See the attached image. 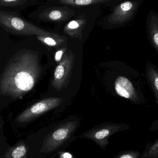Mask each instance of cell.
Listing matches in <instances>:
<instances>
[{
  "instance_id": "9a60e30c",
  "label": "cell",
  "mask_w": 158,
  "mask_h": 158,
  "mask_svg": "<svg viewBox=\"0 0 158 158\" xmlns=\"http://www.w3.org/2000/svg\"><path fill=\"white\" fill-rule=\"evenodd\" d=\"M140 158H158V139L147 144Z\"/></svg>"
},
{
  "instance_id": "9c48e42d",
  "label": "cell",
  "mask_w": 158,
  "mask_h": 158,
  "mask_svg": "<svg viewBox=\"0 0 158 158\" xmlns=\"http://www.w3.org/2000/svg\"><path fill=\"white\" fill-rule=\"evenodd\" d=\"M63 102L60 98L52 97L43 99L27 109L16 118L18 122L24 123L30 121L43 113L60 106Z\"/></svg>"
},
{
  "instance_id": "e0dca14e",
  "label": "cell",
  "mask_w": 158,
  "mask_h": 158,
  "mask_svg": "<svg viewBox=\"0 0 158 158\" xmlns=\"http://www.w3.org/2000/svg\"><path fill=\"white\" fill-rule=\"evenodd\" d=\"M141 153L134 150L122 151L115 156L114 158H140Z\"/></svg>"
},
{
  "instance_id": "ba28073f",
  "label": "cell",
  "mask_w": 158,
  "mask_h": 158,
  "mask_svg": "<svg viewBox=\"0 0 158 158\" xmlns=\"http://www.w3.org/2000/svg\"><path fill=\"white\" fill-rule=\"evenodd\" d=\"M75 55L69 50L65 53L54 74L52 85L57 90H61L68 83L74 66Z\"/></svg>"
},
{
  "instance_id": "30bf717a",
  "label": "cell",
  "mask_w": 158,
  "mask_h": 158,
  "mask_svg": "<svg viewBox=\"0 0 158 158\" xmlns=\"http://www.w3.org/2000/svg\"><path fill=\"white\" fill-rule=\"evenodd\" d=\"M121 0H46V2L64 5L74 8L91 6H105L111 8L121 2Z\"/></svg>"
},
{
  "instance_id": "6da1fadb",
  "label": "cell",
  "mask_w": 158,
  "mask_h": 158,
  "mask_svg": "<svg viewBox=\"0 0 158 158\" xmlns=\"http://www.w3.org/2000/svg\"><path fill=\"white\" fill-rule=\"evenodd\" d=\"M40 69L39 58L33 52L27 51L19 54L1 77V94L14 98L21 97L34 87Z\"/></svg>"
},
{
  "instance_id": "52a82bcc",
  "label": "cell",
  "mask_w": 158,
  "mask_h": 158,
  "mask_svg": "<svg viewBox=\"0 0 158 158\" xmlns=\"http://www.w3.org/2000/svg\"><path fill=\"white\" fill-rule=\"evenodd\" d=\"M130 126L124 123H106L100 124L85 132L79 136L94 142L105 150L109 144V139L114 134L129 130Z\"/></svg>"
},
{
  "instance_id": "ac0fdd59",
  "label": "cell",
  "mask_w": 158,
  "mask_h": 158,
  "mask_svg": "<svg viewBox=\"0 0 158 158\" xmlns=\"http://www.w3.org/2000/svg\"><path fill=\"white\" fill-rule=\"evenodd\" d=\"M67 48L65 47L64 48H63V49L56 52L55 55V59L56 62H58L61 61L63 56H64V53L65 52Z\"/></svg>"
},
{
  "instance_id": "3957f363",
  "label": "cell",
  "mask_w": 158,
  "mask_h": 158,
  "mask_svg": "<svg viewBox=\"0 0 158 158\" xmlns=\"http://www.w3.org/2000/svg\"><path fill=\"white\" fill-rule=\"evenodd\" d=\"M0 27L7 32L17 35L55 37L62 36L36 26L24 18L19 13L15 12L0 11Z\"/></svg>"
},
{
  "instance_id": "8fae6325",
  "label": "cell",
  "mask_w": 158,
  "mask_h": 158,
  "mask_svg": "<svg viewBox=\"0 0 158 158\" xmlns=\"http://www.w3.org/2000/svg\"><path fill=\"white\" fill-rule=\"evenodd\" d=\"M146 80L153 92L158 106V68L154 63L148 61L145 68ZM158 129V119L152 123L151 131H153Z\"/></svg>"
},
{
  "instance_id": "277c9868",
  "label": "cell",
  "mask_w": 158,
  "mask_h": 158,
  "mask_svg": "<svg viewBox=\"0 0 158 158\" xmlns=\"http://www.w3.org/2000/svg\"><path fill=\"white\" fill-rule=\"evenodd\" d=\"M77 8L64 5L46 2L40 5L29 15L32 20L56 24L66 22L75 15Z\"/></svg>"
},
{
  "instance_id": "d6986e66",
  "label": "cell",
  "mask_w": 158,
  "mask_h": 158,
  "mask_svg": "<svg viewBox=\"0 0 158 158\" xmlns=\"http://www.w3.org/2000/svg\"><path fill=\"white\" fill-rule=\"evenodd\" d=\"M59 158H73V156L69 153H60Z\"/></svg>"
},
{
  "instance_id": "2e32d148",
  "label": "cell",
  "mask_w": 158,
  "mask_h": 158,
  "mask_svg": "<svg viewBox=\"0 0 158 158\" xmlns=\"http://www.w3.org/2000/svg\"><path fill=\"white\" fill-rule=\"evenodd\" d=\"M27 149L24 145L20 144L8 152L7 158H26Z\"/></svg>"
},
{
  "instance_id": "4fadbf2b",
  "label": "cell",
  "mask_w": 158,
  "mask_h": 158,
  "mask_svg": "<svg viewBox=\"0 0 158 158\" xmlns=\"http://www.w3.org/2000/svg\"><path fill=\"white\" fill-rule=\"evenodd\" d=\"M148 39L151 46L156 51L158 54V18L152 16L147 27Z\"/></svg>"
},
{
  "instance_id": "7a4b0ae2",
  "label": "cell",
  "mask_w": 158,
  "mask_h": 158,
  "mask_svg": "<svg viewBox=\"0 0 158 158\" xmlns=\"http://www.w3.org/2000/svg\"><path fill=\"white\" fill-rule=\"evenodd\" d=\"M101 6L77 8L74 16L66 22L56 24V29L60 35L81 40L94 27L101 14Z\"/></svg>"
},
{
  "instance_id": "5b68a950",
  "label": "cell",
  "mask_w": 158,
  "mask_h": 158,
  "mask_svg": "<svg viewBox=\"0 0 158 158\" xmlns=\"http://www.w3.org/2000/svg\"><path fill=\"white\" fill-rule=\"evenodd\" d=\"M78 122L70 121L59 125L44 139L41 151L48 155L57 152L72 141Z\"/></svg>"
},
{
  "instance_id": "8992f818",
  "label": "cell",
  "mask_w": 158,
  "mask_h": 158,
  "mask_svg": "<svg viewBox=\"0 0 158 158\" xmlns=\"http://www.w3.org/2000/svg\"><path fill=\"white\" fill-rule=\"evenodd\" d=\"M137 6V2L132 0L119 3L112 8L110 13L100 19L99 25L106 29H113L122 26L132 17Z\"/></svg>"
},
{
  "instance_id": "5bb4252c",
  "label": "cell",
  "mask_w": 158,
  "mask_h": 158,
  "mask_svg": "<svg viewBox=\"0 0 158 158\" xmlns=\"http://www.w3.org/2000/svg\"><path fill=\"white\" fill-rule=\"evenodd\" d=\"M36 38L45 45L54 47H60L61 45L66 44L67 41L66 37L64 36L60 37L37 36Z\"/></svg>"
},
{
  "instance_id": "7c38bea8",
  "label": "cell",
  "mask_w": 158,
  "mask_h": 158,
  "mask_svg": "<svg viewBox=\"0 0 158 158\" xmlns=\"http://www.w3.org/2000/svg\"><path fill=\"white\" fill-rule=\"evenodd\" d=\"M41 0H0V11L19 13L35 5Z\"/></svg>"
}]
</instances>
